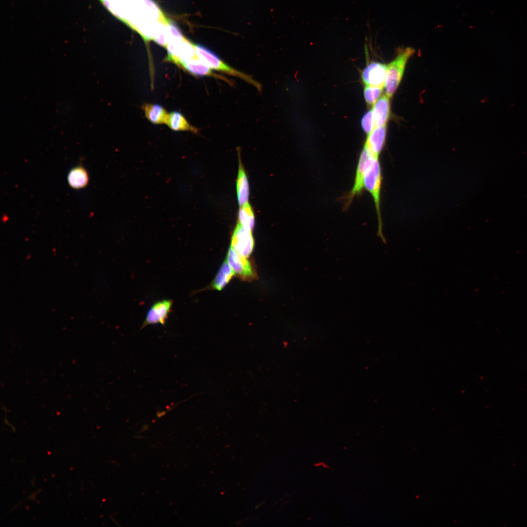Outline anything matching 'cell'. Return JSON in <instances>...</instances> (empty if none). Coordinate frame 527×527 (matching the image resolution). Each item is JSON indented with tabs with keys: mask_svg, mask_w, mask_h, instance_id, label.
<instances>
[{
	"mask_svg": "<svg viewBox=\"0 0 527 527\" xmlns=\"http://www.w3.org/2000/svg\"><path fill=\"white\" fill-rule=\"evenodd\" d=\"M370 154L371 152L364 146L359 159L354 185L346 199L347 206L350 204L356 195L360 194L362 192L364 188V180L366 163Z\"/></svg>",
	"mask_w": 527,
	"mask_h": 527,
	"instance_id": "cell-9",
	"label": "cell"
},
{
	"mask_svg": "<svg viewBox=\"0 0 527 527\" xmlns=\"http://www.w3.org/2000/svg\"><path fill=\"white\" fill-rule=\"evenodd\" d=\"M165 48L167 55L165 61L174 63L179 67L183 61L197 58L194 43L186 38L170 40Z\"/></svg>",
	"mask_w": 527,
	"mask_h": 527,
	"instance_id": "cell-4",
	"label": "cell"
},
{
	"mask_svg": "<svg viewBox=\"0 0 527 527\" xmlns=\"http://www.w3.org/2000/svg\"><path fill=\"white\" fill-rule=\"evenodd\" d=\"M238 223L247 228L253 229L255 217L253 208L248 202L241 206L238 213Z\"/></svg>",
	"mask_w": 527,
	"mask_h": 527,
	"instance_id": "cell-18",
	"label": "cell"
},
{
	"mask_svg": "<svg viewBox=\"0 0 527 527\" xmlns=\"http://www.w3.org/2000/svg\"><path fill=\"white\" fill-rule=\"evenodd\" d=\"M387 70V65L373 61L369 63L363 70L362 79L365 85L383 88Z\"/></svg>",
	"mask_w": 527,
	"mask_h": 527,
	"instance_id": "cell-8",
	"label": "cell"
},
{
	"mask_svg": "<svg viewBox=\"0 0 527 527\" xmlns=\"http://www.w3.org/2000/svg\"><path fill=\"white\" fill-rule=\"evenodd\" d=\"M383 88L377 86L365 85L364 90V96L365 101L368 104L375 103L382 92Z\"/></svg>",
	"mask_w": 527,
	"mask_h": 527,
	"instance_id": "cell-19",
	"label": "cell"
},
{
	"mask_svg": "<svg viewBox=\"0 0 527 527\" xmlns=\"http://www.w3.org/2000/svg\"><path fill=\"white\" fill-rule=\"evenodd\" d=\"M194 47L197 57L212 69L239 78L254 86L259 91L262 90L261 84L250 75L238 71L228 65L216 54L205 46L194 43Z\"/></svg>",
	"mask_w": 527,
	"mask_h": 527,
	"instance_id": "cell-2",
	"label": "cell"
},
{
	"mask_svg": "<svg viewBox=\"0 0 527 527\" xmlns=\"http://www.w3.org/2000/svg\"><path fill=\"white\" fill-rule=\"evenodd\" d=\"M234 274V272L228 262L225 261L216 275L211 286L214 289L218 290H222L228 284Z\"/></svg>",
	"mask_w": 527,
	"mask_h": 527,
	"instance_id": "cell-16",
	"label": "cell"
},
{
	"mask_svg": "<svg viewBox=\"0 0 527 527\" xmlns=\"http://www.w3.org/2000/svg\"><path fill=\"white\" fill-rule=\"evenodd\" d=\"M386 135V125L376 127L367 135L364 146L374 156L379 158L385 142Z\"/></svg>",
	"mask_w": 527,
	"mask_h": 527,
	"instance_id": "cell-11",
	"label": "cell"
},
{
	"mask_svg": "<svg viewBox=\"0 0 527 527\" xmlns=\"http://www.w3.org/2000/svg\"><path fill=\"white\" fill-rule=\"evenodd\" d=\"M382 179L379 158L371 153L366 163L364 185V188L370 193L373 199L378 220V234L382 241L385 243V240L382 232L383 223L380 209Z\"/></svg>",
	"mask_w": 527,
	"mask_h": 527,
	"instance_id": "cell-1",
	"label": "cell"
},
{
	"mask_svg": "<svg viewBox=\"0 0 527 527\" xmlns=\"http://www.w3.org/2000/svg\"><path fill=\"white\" fill-rule=\"evenodd\" d=\"M68 181L70 185L74 188L84 187L88 182V176L85 169L81 167L72 169L68 175Z\"/></svg>",
	"mask_w": 527,
	"mask_h": 527,
	"instance_id": "cell-17",
	"label": "cell"
},
{
	"mask_svg": "<svg viewBox=\"0 0 527 527\" xmlns=\"http://www.w3.org/2000/svg\"><path fill=\"white\" fill-rule=\"evenodd\" d=\"M179 67L188 73L198 77L209 76L223 80L230 84L232 82L225 77L215 73L211 68L198 57L183 61Z\"/></svg>",
	"mask_w": 527,
	"mask_h": 527,
	"instance_id": "cell-10",
	"label": "cell"
},
{
	"mask_svg": "<svg viewBox=\"0 0 527 527\" xmlns=\"http://www.w3.org/2000/svg\"><path fill=\"white\" fill-rule=\"evenodd\" d=\"M414 53V50L410 47L402 49L399 52L395 59L387 65L384 87L385 95L389 98L392 97L399 85L406 63Z\"/></svg>",
	"mask_w": 527,
	"mask_h": 527,
	"instance_id": "cell-3",
	"label": "cell"
},
{
	"mask_svg": "<svg viewBox=\"0 0 527 527\" xmlns=\"http://www.w3.org/2000/svg\"><path fill=\"white\" fill-rule=\"evenodd\" d=\"M239 158V165L236 183L237 199L239 204L242 206L248 203L249 196V186L247 175Z\"/></svg>",
	"mask_w": 527,
	"mask_h": 527,
	"instance_id": "cell-14",
	"label": "cell"
},
{
	"mask_svg": "<svg viewBox=\"0 0 527 527\" xmlns=\"http://www.w3.org/2000/svg\"><path fill=\"white\" fill-rule=\"evenodd\" d=\"M173 304V301L169 299L158 300L152 304L147 311L141 329L150 325H164L172 311Z\"/></svg>",
	"mask_w": 527,
	"mask_h": 527,
	"instance_id": "cell-5",
	"label": "cell"
},
{
	"mask_svg": "<svg viewBox=\"0 0 527 527\" xmlns=\"http://www.w3.org/2000/svg\"><path fill=\"white\" fill-rule=\"evenodd\" d=\"M231 247L227 252V262L237 276L244 281H251L256 278V273L251 263Z\"/></svg>",
	"mask_w": 527,
	"mask_h": 527,
	"instance_id": "cell-7",
	"label": "cell"
},
{
	"mask_svg": "<svg viewBox=\"0 0 527 527\" xmlns=\"http://www.w3.org/2000/svg\"><path fill=\"white\" fill-rule=\"evenodd\" d=\"M145 117L155 124L165 123L168 113L161 105L145 103L142 107Z\"/></svg>",
	"mask_w": 527,
	"mask_h": 527,
	"instance_id": "cell-15",
	"label": "cell"
},
{
	"mask_svg": "<svg viewBox=\"0 0 527 527\" xmlns=\"http://www.w3.org/2000/svg\"><path fill=\"white\" fill-rule=\"evenodd\" d=\"M361 125L364 132L367 134L375 128V121L372 109L366 112L361 120Z\"/></svg>",
	"mask_w": 527,
	"mask_h": 527,
	"instance_id": "cell-20",
	"label": "cell"
},
{
	"mask_svg": "<svg viewBox=\"0 0 527 527\" xmlns=\"http://www.w3.org/2000/svg\"><path fill=\"white\" fill-rule=\"evenodd\" d=\"M372 109L375 128L386 125L390 114L389 98L386 95L382 96L375 102Z\"/></svg>",
	"mask_w": 527,
	"mask_h": 527,
	"instance_id": "cell-12",
	"label": "cell"
},
{
	"mask_svg": "<svg viewBox=\"0 0 527 527\" xmlns=\"http://www.w3.org/2000/svg\"><path fill=\"white\" fill-rule=\"evenodd\" d=\"M165 124L175 131H186L197 134L199 129L191 125L180 112L174 111L168 114Z\"/></svg>",
	"mask_w": 527,
	"mask_h": 527,
	"instance_id": "cell-13",
	"label": "cell"
},
{
	"mask_svg": "<svg viewBox=\"0 0 527 527\" xmlns=\"http://www.w3.org/2000/svg\"><path fill=\"white\" fill-rule=\"evenodd\" d=\"M251 230L238 223L231 239V247L243 256L247 258L253 251L254 240Z\"/></svg>",
	"mask_w": 527,
	"mask_h": 527,
	"instance_id": "cell-6",
	"label": "cell"
}]
</instances>
